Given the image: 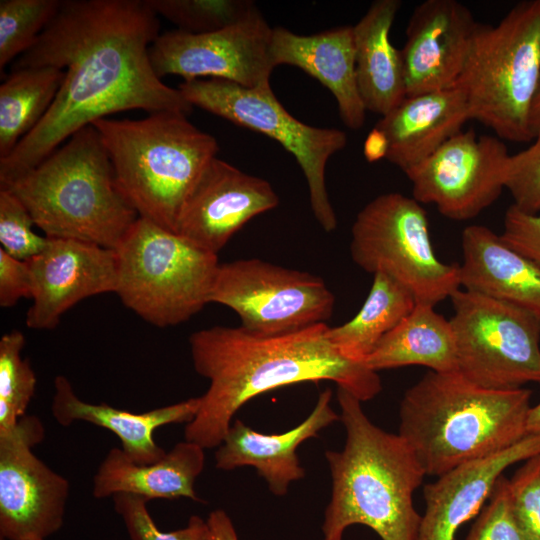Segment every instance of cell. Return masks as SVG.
<instances>
[{"label":"cell","instance_id":"cell-42","mask_svg":"<svg viewBox=\"0 0 540 540\" xmlns=\"http://www.w3.org/2000/svg\"><path fill=\"white\" fill-rule=\"evenodd\" d=\"M527 435H540V403L530 407L526 419Z\"/></svg>","mask_w":540,"mask_h":540},{"label":"cell","instance_id":"cell-7","mask_svg":"<svg viewBox=\"0 0 540 540\" xmlns=\"http://www.w3.org/2000/svg\"><path fill=\"white\" fill-rule=\"evenodd\" d=\"M457 85L471 119L502 140H534L529 116L540 85V0L516 4L495 26L477 24Z\"/></svg>","mask_w":540,"mask_h":540},{"label":"cell","instance_id":"cell-31","mask_svg":"<svg viewBox=\"0 0 540 540\" xmlns=\"http://www.w3.org/2000/svg\"><path fill=\"white\" fill-rule=\"evenodd\" d=\"M62 0L0 1V70L29 50L56 15Z\"/></svg>","mask_w":540,"mask_h":540},{"label":"cell","instance_id":"cell-17","mask_svg":"<svg viewBox=\"0 0 540 540\" xmlns=\"http://www.w3.org/2000/svg\"><path fill=\"white\" fill-rule=\"evenodd\" d=\"M278 204L268 181L214 157L189 193L176 233L217 255L249 220Z\"/></svg>","mask_w":540,"mask_h":540},{"label":"cell","instance_id":"cell-21","mask_svg":"<svg viewBox=\"0 0 540 540\" xmlns=\"http://www.w3.org/2000/svg\"><path fill=\"white\" fill-rule=\"evenodd\" d=\"M331 397L329 388L322 391L307 418L282 434L259 433L236 419L215 453L216 468L254 467L274 495H286L290 483L305 476L296 453L299 445L340 419L330 405Z\"/></svg>","mask_w":540,"mask_h":540},{"label":"cell","instance_id":"cell-34","mask_svg":"<svg viewBox=\"0 0 540 540\" xmlns=\"http://www.w3.org/2000/svg\"><path fill=\"white\" fill-rule=\"evenodd\" d=\"M33 225L24 204L11 191L0 188V249L21 261L39 254L48 237L36 234Z\"/></svg>","mask_w":540,"mask_h":540},{"label":"cell","instance_id":"cell-45","mask_svg":"<svg viewBox=\"0 0 540 540\" xmlns=\"http://www.w3.org/2000/svg\"><path fill=\"white\" fill-rule=\"evenodd\" d=\"M33 540H38V539H33Z\"/></svg>","mask_w":540,"mask_h":540},{"label":"cell","instance_id":"cell-11","mask_svg":"<svg viewBox=\"0 0 540 540\" xmlns=\"http://www.w3.org/2000/svg\"><path fill=\"white\" fill-rule=\"evenodd\" d=\"M458 372L487 389L540 383V317L473 291L450 296Z\"/></svg>","mask_w":540,"mask_h":540},{"label":"cell","instance_id":"cell-5","mask_svg":"<svg viewBox=\"0 0 540 540\" xmlns=\"http://www.w3.org/2000/svg\"><path fill=\"white\" fill-rule=\"evenodd\" d=\"M1 189L24 204L49 238L115 250L139 218L118 186L109 153L93 124Z\"/></svg>","mask_w":540,"mask_h":540},{"label":"cell","instance_id":"cell-8","mask_svg":"<svg viewBox=\"0 0 540 540\" xmlns=\"http://www.w3.org/2000/svg\"><path fill=\"white\" fill-rule=\"evenodd\" d=\"M117 294L153 326L188 321L209 303L219 266L216 254L139 217L117 248Z\"/></svg>","mask_w":540,"mask_h":540},{"label":"cell","instance_id":"cell-37","mask_svg":"<svg viewBox=\"0 0 540 540\" xmlns=\"http://www.w3.org/2000/svg\"><path fill=\"white\" fill-rule=\"evenodd\" d=\"M465 540H524L512 512L509 479L503 474Z\"/></svg>","mask_w":540,"mask_h":540},{"label":"cell","instance_id":"cell-29","mask_svg":"<svg viewBox=\"0 0 540 540\" xmlns=\"http://www.w3.org/2000/svg\"><path fill=\"white\" fill-rule=\"evenodd\" d=\"M65 71L54 66L11 70L0 85V159L43 119L63 83Z\"/></svg>","mask_w":540,"mask_h":540},{"label":"cell","instance_id":"cell-25","mask_svg":"<svg viewBox=\"0 0 540 540\" xmlns=\"http://www.w3.org/2000/svg\"><path fill=\"white\" fill-rule=\"evenodd\" d=\"M204 465V449L186 440L177 443L161 460L145 465L133 462L121 448L114 447L93 477L92 493L98 499L128 493L148 501L186 497L200 502L194 483Z\"/></svg>","mask_w":540,"mask_h":540},{"label":"cell","instance_id":"cell-32","mask_svg":"<svg viewBox=\"0 0 540 540\" xmlns=\"http://www.w3.org/2000/svg\"><path fill=\"white\" fill-rule=\"evenodd\" d=\"M154 12L178 30L203 34L224 29L247 17L256 5L249 0H147Z\"/></svg>","mask_w":540,"mask_h":540},{"label":"cell","instance_id":"cell-40","mask_svg":"<svg viewBox=\"0 0 540 540\" xmlns=\"http://www.w3.org/2000/svg\"><path fill=\"white\" fill-rule=\"evenodd\" d=\"M207 524L209 540H238L234 525L224 510L212 511L207 518Z\"/></svg>","mask_w":540,"mask_h":540},{"label":"cell","instance_id":"cell-10","mask_svg":"<svg viewBox=\"0 0 540 540\" xmlns=\"http://www.w3.org/2000/svg\"><path fill=\"white\" fill-rule=\"evenodd\" d=\"M178 89L193 107L279 142L295 157L304 173L317 222L327 232L336 229L337 218L329 200L325 171L329 158L347 144L342 130L299 121L275 97L270 84L249 88L209 78L183 81Z\"/></svg>","mask_w":540,"mask_h":540},{"label":"cell","instance_id":"cell-38","mask_svg":"<svg viewBox=\"0 0 540 540\" xmlns=\"http://www.w3.org/2000/svg\"><path fill=\"white\" fill-rule=\"evenodd\" d=\"M503 225V241L540 265V215L524 213L511 205Z\"/></svg>","mask_w":540,"mask_h":540},{"label":"cell","instance_id":"cell-30","mask_svg":"<svg viewBox=\"0 0 540 540\" xmlns=\"http://www.w3.org/2000/svg\"><path fill=\"white\" fill-rule=\"evenodd\" d=\"M25 337L11 330L0 339V431L12 428L26 415L36 389V376L21 352Z\"/></svg>","mask_w":540,"mask_h":540},{"label":"cell","instance_id":"cell-18","mask_svg":"<svg viewBox=\"0 0 540 540\" xmlns=\"http://www.w3.org/2000/svg\"><path fill=\"white\" fill-rule=\"evenodd\" d=\"M477 24L456 0H426L416 6L400 50L406 96L457 85Z\"/></svg>","mask_w":540,"mask_h":540},{"label":"cell","instance_id":"cell-26","mask_svg":"<svg viewBox=\"0 0 540 540\" xmlns=\"http://www.w3.org/2000/svg\"><path fill=\"white\" fill-rule=\"evenodd\" d=\"M400 6L399 0L374 1L353 26L360 95L366 110L381 116L406 97L401 51L390 40Z\"/></svg>","mask_w":540,"mask_h":540},{"label":"cell","instance_id":"cell-14","mask_svg":"<svg viewBox=\"0 0 540 540\" xmlns=\"http://www.w3.org/2000/svg\"><path fill=\"white\" fill-rule=\"evenodd\" d=\"M271 28L257 9L224 29L193 34L178 29L158 35L149 48L156 75L184 81L210 77L244 87L270 84Z\"/></svg>","mask_w":540,"mask_h":540},{"label":"cell","instance_id":"cell-41","mask_svg":"<svg viewBox=\"0 0 540 540\" xmlns=\"http://www.w3.org/2000/svg\"><path fill=\"white\" fill-rule=\"evenodd\" d=\"M389 149V142L386 135L374 127L364 142V156L369 162L386 158Z\"/></svg>","mask_w":540,"mask_h":540},{"label":"cell","instance_id":"cell-12","mask_svg":"<svg viewBox=\"0 0 540 540\" xmlns=\"http://www.w3.org/2000/svg\"><path fill=\"white\" fill-rule=\"evenodd\" d=\"M209 303L232 309L247 331L278 335L325 323L335 296L319 276L253 258L219 264Z\"/></svg>","mask_w":540,"mask_h":540},{"label":"cell","instance_id":"cell-39","mask_svg":"<svg viewBox=\"0 0 540 540\" xmlns=\"http://www.w3.org/2000/svg\"><path fill=\"white\" fill-rule=\"evenodd\" d=\"M33 281L27 261L0 249V306L13 307L22 298H32Z\"/></svg>","mask_w":540,"mask_h":540},{"label":"cell","instance_id":"cell-23","mask_svg":"<svg viewBox=\"0 0 540 540\" xmlns=\"http://www.w3.org/2000/svg\"><path fill=\"white\" fill-rule=\"evenodd\" d=\"M54 389L51 413L59 425L84 421L106 428L119 438L123 452L141 465L155 463L167 453L155 442L153 432L164 425L191 422L200 405V397H195L144 413H132L105 403L81 400L63 375L55 377Z\"/></svg>","mask_w":540,"mask_h":540},{"label":"cell","instance_id":"cell-6","mask_svg":"<svg viewBox=\"0 0 540 540\" xmlns=\"http://www.w3.org/2000/svg\"><path fill=\"white\" fill-rule=\"evenodd\" d=\"M93 125L118 186L139 217L176 233L189 193L219 150L216 139L177 111L141 119L108 117Z\"/></svg>","mask_w":540,"mask_h":540},{"label":"cell","instance_id":"cell-4","mask_svg":"<svg viewBox=\"0 0 540 540\" xmlns=\"http://www.w3.org/2000/svg\"><path fill=\"white\" fill-rule=\"evenodd\" d=\"M531 391L478 386L458 371H429L406 390L399 435L426 475L500 453L527 436Z\"/></svg>","mask_w":540,"mask_h":540},{"label":"cell","instance_id":"cell-24","mask_svg":"<svg viewBox=\"0 0 540 540\" xmlns=\"http://www.w3.org/2000/svg\"><path fill=\"white\" fill-rule=\"evenodd\" d=\"M460 284L540 317V265L507 245L483 225H469L461 236Z\"/></svg>","mask_w":540,"mask_h":540},{"label":"cell","instance_id":"cell-13","mask_svg":"<svg viewBox=\"0 0 540 540\" xmlns=\"http://www.w3.org/2000/svg\"><path fill=\"white\" fill-rule=\"evenodd\" d=\"M45 436L41 420L24 415L0 431V537L44 540L63 525L70 485L32 448Z\"/></svg>","mask_w":540,"mask_h":540},{"label":"cell","instance_id":"cell-33","mask_svg":"<svg viewBox=\"0 0 540 540\" xmlns=\"http://www.w3.org/2000/svg\"><path fill=\"white\" fill-rule=\"evenodd\" d=\"M115 511L122 517L131 540H209L207 520L198 515L189 518L184 528L163 532L151 518L144 497L121 493L113 497Z\"/></svg>","mask_w":540,"mask_h":540},{"label":"cell","instance_id":"cell-36","mask_svg":"<svg viewBox=\"0 0 540 540\" xmlns=\"http://www.w3.org/2000/svg\"><path fill=\"white\" fill-rule=\"evenodd\" d=\"M505 189L513 197L512 204L527 214L540 211V131L527 149L510 155L505 176Z\"/></svg>","mask_w":540,"mask_h":540},{"label":"cell","instance_id":"cell-15","mask_svg":"<svg viewBox=\"0 0 540 540\" xmlns=\"http://www.w3.org/2000/svg\"><path fill=\"white\" fill-rule=\"evenodd\" d=\"M509 156L502 139L462 130L406 174L412 197L449 219H472L505 188Z\"/></svg>","mask_w":540,"mask_h":540},{"label":"cell","instance_id":"cell-27","mask_svg":"<svg viewBox=\"0 0 540 540\" xmlns=\"http://www.w3.org/2000/svg\"><path fill=\"white\" fill-rule=\"evenodd\" d=\"M363 364L375 372L409 365L425 366L435 372H455L458 367L451 323L433 306L416 303L378 342Z\"/></svg>","mask_w":540,"mask_h":540},{"label":"cell","instance_id":"cell-19","mask_svg":"<svg viewBox=\"0 0 540 540\" xmlns=\"http://www.w3.org/2000/svg\"><path fill=\"white\" fill-rule=\"evenodd\" d=\"M540 454V435H527L495 455L462 464L423 488L426 509L417 540H453L481 509L510 465Z\"/></svg>","mask_w":540,"mask_h":540},{"label":"cell","instance_id":"cell-16","mask_svg":"<svg viewBox=\"0 0 540 540\" xmlns=\"http://www.w3.org/2000/svg\"><path fill=\"white\" fill-rule=\"evenodd\" d=\"M27 263L33 281V302L26 314L31 329H54L61 316L81 300L117 289L114 249L48 237L45 248Z\"/></svg>","mask_w":540,"mask_h":540},{"label":"cell","instance_id":"cell-28","mask_svg":"<svg viewBox=\"0 0 540 540\" xmlns=\"http://www.w3.org/2000/svg\"><path fill=\"white\" fill-rule=\"evenodd\" d=\"M369 294L348 322L329 327L328 338L345 358L363 363L378 342L415 307L413 294L392 277L373 274Z\"/></svg>","mask_w":540,"mask_h":540},{"label":"cell","instance_id":"cell-3","mask_svg":"<svg viewBox=\"0 0 540 540\" xmlns=\"http://www.w3.org/2000/svg\"><path fill=\"white\" fill-rule=\"evenodd\" d=\"M340 419L346 430L341 451H327L332 492L326 507L324 540H342L354 524L371 528L381 540H417L421 516L413 493L426 475L407 442L374 425L361 401L338 388Z\"/></svg>","mask_w":540,"mask_h":540},{"label":"cell","instance_id":"cell-22","mask_svg":"<svg viewBox=\"0 0 540 540\" xmlns=\"http://www.w3.org/2000/svg\"><path fill=\"white\" fill-rule=\"evenodd\" d=\"M470 119L466 96L456 85L406 96L374 127L388 139L386 159L407 174L462 131Z\"/></svg>","mask_w":540,"mask_h":540},{"label":"cell","instance_id":"cell-1","mask_svg":"<svg viewBox=\"0 0 540 540\" xmlns=\"http://www.w3.org/2000/svg\"><path fill=\"white\" fill-rule=\"evenodd\" d=\"M159 16L147 0H62L33 46L11 70L54 66L65 71L47 114L3 159L0 188L36 167L78 130L128 111H177L193 106L166 85L151 64Z\"/></svg>","mask_w":540,"mask_h":540},{"label":"cell","instance_id":"cell-43","mask_svg":"<svg viewBox=\"0 0 540 540\" xmlns=\"http://www.w3.org/2000/svg\"><path fill=\"white\" fill-rule=\"evenodd\" d=\"M529 126L535 138L536 134L540 131V85L531 107Z\"/></svg>","mask_w":540,"mask_h":540},{"label":"cell","instance_id":"cell-20","mask_svg":"<svg viewBox=\"0 0 540 540\" xmlns=\"http://www.w3.org/2000/svg\"><path fill=\"white\" fill-rule=\"evenodd\" d=\"M270 60L274 68L292 65L317 79L335 97L344 124L354 130L363 126L367 110L357 82L353 26L312 35L275 27Z\"/></svg>","mask_w":540,"mask_h":540},{"label":"cell","instance_id":"cell-9","mask_svg":"<svg viewBox=\"0 0 540 540\" xmlns=\"http://www.w3.org/2000/svg\"><path fill=\"white\" fill-rule=\"evenodd\" d=\"M351 235L354 263L397 280L416 303L434 307L461 287L460 265L437 258L426 211L413 197L397 192L375 197L357 214Z\"/></svg>","mask_w":540,"mask_h":540},{"label":"cell","instance_id":"cell-2","mask_svg":"<svg viewBox=\"0 0 540 540\" xmlns=\"http://www.w3.org/2000/svg\"><path fill=\"white\" fill-rule=\"evenodd\" d=\"M319 323L278 335L240 327L213 326L191 334L195 371L209 380L184 437L203 449L218 447L236 412L250 399L274 389L333 381L361 402L382 390L377 372L342 356Z\"/></svg>","mask_w":540,"mask_h":540},{"label":"cell","instance_id":"cell-35","mask_svg":"<svg viewBox=\"0 0 540 540\" xmlns=\"http://www.w3.org/2000/svg\"><path fill=\"white\" fill-rule=\"evenodd\" d=\"M512 512L524 540H540V454L509 479Z\"/></svg>","mask_w":540,"mask_h":540},{"label":"cell","instance_id":"cell-44","mask_svg":"<svg viewBox=\"0 0 540 540\" xmlns=\"http://www.w3.org/2000/svg\"><path fill=\"white\" fill-rule=\"evenodd\" d=\"M0 540H5V539H3V538L0 537Z\"/></svg>","mask_w":540,"mask_h":540}]
</instances>
